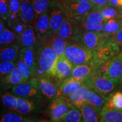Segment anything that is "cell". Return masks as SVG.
Returning <instances> with one entry per match:
<instances>
[{"instance_id": "obj_41", "label": "cell", "mask_w": 122, "mask_h": 122, "mask_svg": "<svg viewBox=\"0 0 122 122\" xmlns=\"http://www.w3.org/2000/svg\"><path fill=\"white\" fill-rule=\"evenodd\" d=\"M9 16V0H0V18L7 22Z\"/></svg>"}, {"instance_id": "obj_18", "label": "cell", "mask_w": 122, "mask_h": 122, "mask_svg": "<svg viewBox=\"0 0 122 122\" xmlns=\"http://www.w3.org/2000/svg\"><path fill=\"white\" fill-rule=\"evenodd\" d=\"M97 66L93 63L74 66L71 76L81 80H86L95 72Z\"/></svg>"}, {"instance_id": "obj_34", "label": "cell", "mask_w": 122, "mask_h": 122, "mask_svg": "<svg viewBox=\"0 0 122 122\" xmlns=\"http://www.w3.org/2000/svg\"><path fill=\"white\" fill-rule=\"evenodd\" d=\"M17 40V35L15 32L5 28L0 34V46L13 44Z\"/></svg>"}, {"instance_id": "obj_28", "label": "cell", "mask_w": 122, "mask_h": 122, "mask_svg": "<svg viewBox=\"0 0 122 122\" xmlns=\"http://www.w3.org/2000/svg\"><path fill=\"white\" fill-rule=\"evenodd\" d=\"M20 18L19 0H9V16L7 22L10 24L16 23Z\"/></svg>"}, {"instance_id": "obj_48", "label": "cell", "mask_w": 122, "mask_h": 122, "mask_svg": "<svg viewBox=\"0 0 122 122\" xmlns=\"http://www.w3.org/2000/svg\"><path fill=\"white\" fill-rule=\"evenodd\" d=\"M119 10H122V0H119Z\"/></svg>"}, {"instance_id": "obj_14", "label": "cell", "mask_w": 122, "mask_h": 122, "mask_svg": "<svg viewBox=\"0 0 122 122\" xmlns=\"http://www.w3.org/2000/svg\"><path fill=\"white\" fill-rule=\"evenodd\" d=\"M85 80H77L72 76L64 79L59 87L58 95L67 97L70 94L78 90L85 83Z\"/></svg>"}, {"instance_id": "obj_37", "label": "cell", "mask_w": 122, "mask_h": 122, "mask_svg": "<svg viewBox=\"0 0 122 122\" xmlns=\"http://www.w3.org/2000/svg\"><path fill=\"white\" fill-rule=\"evenodd\" d=\"M62 122H81L83 121V118L80 109L72 106L66 114Z\"/></svg>"}, {"instance_id": "obj_43", "label": "cell", "mask_w": 122, "mask_h": 122, "mask_svg": "<svg viewBox=\"0 0 122 122\" xmlns=\"http://www.w3.org/2000/svg\"><path fill=\"white\" fill-rule=\"evenodd\" d=\"M91 2L94 5L95 8L100 9L109 5L108 0H91Z\"/></svg>"}, {"instance_id": "obj_25", "label": "cell", "mask_w": 122, "mask_h": 122, "mask_svg": "<svg viewBox=\"0 0 122 122\" xmlns=\"http://www.w3.org/2000/svg\"><path fill=\"white\" fill-rule=\"evenodd\" d=\"M106 101V100L103 97L93 89L91 88L89 90L86 97V103L93 107L100 114Z\"/></svg>"}, {"instance_id": "obj_47", "label": "cell", "mask_w": 122, "mask_h": 122, "mask_svg": "<svg viewBox=\"0 0 122 122\" xmlns=\"http://www.w3.org/2000/svg\"><path fill=\"white\" fill-rule=\"evenodd\" d=\"M67 1H74V2H91V0H67Z\"/></svg>"}, {"instance_id": "obj_17", "label": "cell", "mask_w": 122, "mask_h": 122, "mask_svg": "<svg viewBox=\"0 0 122 122\" xmlns=\"http://www.w3.org/2000/svg\"><path fill=\"white\" fill-rule=\"evenodd\" d=\"M91 87L85 80V83L78 90L67 97L68 100L73 106L78 109L86 103V97Z\"/></svg>"}, {"instance_id": "obj_20", "label": "cell", "mask_w": 122, "mask_h": 122, "mask_svg": "<svg viewBox=\"0 0 122 122\" xmlns=\"http://www.w3.org/2000/svg\"><path fill=\"white\" fill-rule=\"evenodd\" d=\"M24 82L25 81L22 74L16 67L8 75L0 80V86L5 89H9Z\"/></svg>"}, {"instance_id": "obj_4", "label": "cell", "mask_w": 122, "mask_h": 122, "mask_svg": "<svg viewBox=\"0 0 122 122\" xmlns=\"http://www.w3.org/2000/svg\"><path fill=\"white\" fill-rule=\"evenodd\" d=\"M93 63L98 66L119 54L120 52V46L114 41L110 35H106L99 48L93 50Z\"/></svg>"}, {"instance_id": "obj_32", "label": "cell", "mask_w": 122, "mask_h": 122, "mask_svg": "<svg viewBox=\"0 0 122 122\" xmlns=\"http://www.w3.org/2000/svg\"><path fill=\"white\" fill-rule=\"evenodd\" d=\"M1 101L6 108L10 110L16 111L18 97L13 93L5 92L1 95Z\"/></svg>"}, {"instance_id": "obj_9", "label": "cell", "mask_w": 122, "mask_h": 122, "mask_svg": "<svg viewBox=\"0 0 122 122\" xmlns=\"http://www.w3.org/2000/svg\"><path fill=\"white\" fill-rule=\"evenodd\" d=\"M81 30L75 19L67 16L61 24L57 34L66 40H76L80 37Z\"/></svg>"}, {"instance_id": "obj_40", "label": "cell", "mask_w": 122, "mask_h": 122, "mask_svg": "<svg viewBox=\"0 0 122 122\" xmlns=\"http://www.w3.org/2000/svg\"><path fill=\"white\" fill-rule=\"evenodd\" d=\"M16 61V62H16V67L22 74L25 81H27L30 77H32L30 68L24 63L23 61L20 57H18V58Z\"/></svg>"}, {"instance_id": "obj_42", "label": "cell", "mask_w": 122, "mask_h": 122, "mask_svg": "<svg viewBox=\"0 0 122 122\" xmlns=\"http://www.w3.org/2000/svg\"><path fill=\"white\" fill-rule=\"evenodd\" d=\"M111 38L120 46H122V28L114 34L110 35Z\"/></svg>"}, {"instance_id": "obj_6", "label": "cell", "mask_w": 122, "mask_h": 122, "mask_svg": "<svg viewBox=\"0 0 122 122\" xmlns=\"http://www.w3.org/2000/svg\"><path fill=\"white\" fill-rule=\"evenodd\" d=\"M63 6L67 15L73 19H78L85 16L95 8L92 2H74V1H64Z\"/></svg>"}, {"instance_id": "obj_24", "label": "cell", "mask_w": 122, "mask_h": 122, "mask_svg": "<svg viewBox=\"0 0 122 122\" xmlns=\"http://www.w3.org/2000/svg\"><path fill=\"white\" fill-rule=\"evenodd\" d=\"M80 110L82 115L83 121L84 122H100V113L96 111L93 107L85 103L80 108Z\"/></svg>"}, {"instance_id": "obj_27", "label": "cell", "mask_w": 122, "mask_h": 122, "mask_svg": "<svg viewBox=\"0 0 122 122\" xmlns=\"http://www.w3.org/2000/svg\"><path fill=\"white\" fill-rule=\"evenodd\" d=\"M77 21L79 27L81 30L84 31L97 32H103L104 29V24L102 23H93L83 19H75Z\"/></svg>"}, {"instance_id": "obj_3", "label": "cell", "mask_w": 122, "mask_h": 122, "mask_svg": "<svg viewBox=\"0 0 122 122\" xmlns=\"http://www.w3.org/2000/svg\"><path fill=\"white\" fill-rule=\"evenodd\" d=\"M65 56L73 65L76 66L93 63L94 52L81 42H70L66 49Z\"/></svg>"}, {"instance_id": "obj_1", "label": "cell", "mask_w": 122, "mask_h": 122, "mask_svg": "<svg viewBox=\"0 0 122 122\" xmlns=\"http://www.w3.org/2000/svg\"><path fill=\"white\" fill-rule=\"evenodd\" d=\"M58 58L49 44L39 48L36 55V63L44 76L56 77V66Z\"/></svg>"}, {"instance_id": "obj_23", "label": "cell", "mask_w": 122, "mask_h": 122, "mask_svg": "<svg viewBox=\"0 0 122 122\" xmlns=\"http://www.w3.org/2000/svg\"><path fill=\"white\" fill-rule=\"evenodd\" d=\"M100 116L101 122H122V110L108 109L103 106Z\"/></svg>"}, {"instance_id": "obj_7", "label": "cell", "mask_w": 122, "mask_h": 122, "mask_svg": "<svg viewBox=\"0 0 122 122\" xmlns=\"http://www.w3.org/2000/svg\"><path fill=\"white\" fill-rule=\"evenodd\" d=\"M11 92L18 97L25 98H37L41 96L36 83V77L30 79L28 82L15 85L12 88Z\"/></svg>"}, {"instance_id": "obj_10", "label": "cell", "mask_w": 122, "mask_h": 122, "mask_svg": "<svg viewBox=\"0 0 122 122\" xmlns=\"http://www.w3.org/2000/svg\"><path fill=\"white\" fill-rule=\"evenodd\" d=\"M36 83L41 95L49 100L53 101L58 96L59 88L48 77L40 76L36 77Z\"/></svg>"}, {"instance_id": "obj_15", "label": "cell", "mask_w": 122, "mask_h": 122, "mask_svg": "<svg viewBox=\"0 0 122 122\" xmlns=\"http://www.w3.org/2000/svg\"><path fill=\"white\" fill-rule=\"evenodd\" d=\"M19 57L30 68L32 77L37 75V65L33 47H23L19 50Z\"/></svg>"}, {"instance_id": "obj_21", "label": "cell", "mask_w": 122, "mask_h": 122, "mask_svg": "<svg viewBox=\"0 0 122 122\" xmlns=\"http://www.w3.org/2000/svg\"><path fill=\"white\" fill-rule=\"evenodd\" d=\"M19 54V48L16 44L0 46V62H16Z\"/></svg>"}, {"instance_id": "obj_26", "label": "cell", "mask_w": 122, "mask_h": 122, "mask_svg": "<svg viewBox=\"0 0 122 122\" xmlns=\"http://www.w3.org/2000/svg\"><path fill=\"white\" fill-rule=\"evenodd\" d=\"M49 44L58 57L65 55L66 49L68 44L67 40L63 39L56 33L53 35Z\"/></svg>"}, {"instance_id": "obj_36", "label": "cell", "mask_w": 122, "mask_h": 122, "mask_svg": "<svg viewBox=\"0 0 122 122\" xmlns=\"http://www.w3.org/2000/svg\"><path fill=\"white\" fill-rule=\"evenodd\" d=\"M36 20L41 14L48 10L51 5V0H32Z\"/></svg>"}, {"instance_id": "obj_39", "label": "cell", "mask_w": 122, "mask_h": 122, "mask_svg": "<svg viewBox=\"0 0 122 122\" xmlns=\"http://www.w3.org/2000/svg\"><path fill=\"white\" fill-rule=\"evenodd\" d=\"M16 67L15 62H0V80L8 75Z\"/></svg>"}, {"instance_id": "obj_49", "label": "cell", "mask_w": 122, "mask_h": 122, "mask_svg": "<svg viewBox=\"0 0 122 122\" xmlns=\"http://www.w3.org/2000/svg\"><path fill=\"white\" fill-rule=\"evenodd\" d=\"M120 18L122 19V10H120Z\"/></svg>"}, {"instance_id": "obj_35", "label": "cell", "mask_w": 122, "mask_h": 122, "mask_svg": "<svg viewBox=\"0 0 122 122\" xmlns=\"http://www.w3.org/2000/svg\"><path fill=\"white\" fill-rule=\"evenodd\" d=\"M79 19L87 20L88 21L93 23H105L107 21L102 14L101 10L97 8H94L83 17L76 19Z\"/></svg>"}, {"instance_id": "obj_31", "label": "cell", "mask_w": 122, "mask_h": 122, "mask_svg": "<svg viewBox=\"0 0 122 122\" xmlns=\"http://www.w3.org/2000/svg\"><path fill=\"white\" fill-rule=\"evenodd\" d=\"M35 104L32 100L29 98L18 97V104L16 111L18 113L25 115L34 110Z\"/></svg>"}, {"instance_id": "obj_50", "label": "cell", "mask_w": 122, "mask_h": 122, "mask_svg": "<svg viewBox=\"0 0 122 122\" xmlns=\"http://www.w3.org/2000/svg\"><path fill=\"white\" fill-rule=\"evenodd\" d=\"M121 46V48H120V51H122V46Z\"/></svg>"}, {"instance_id": "obj_16", "label": "cell", "mask_w": 122, "mask_h": 122, "mask_svg": "<svg viewBox=\"0 0 122 122\" xmlns=\"http://www.w3.org/2000/svg\"><path fill=\"white\" fill-rule=\"evenodd\" d=\"M36 30L30 24L25 25L20 33L19 41L22 48L34 47L37 44V37Z\"/></svg>"}, {"instance_id": "obj_2", "label": "cell", "mask_w": 122, "mask_h": 122, "mask_svg": "<svg viewBox=\"0 0 122 122\" xmlns=\"http://www.w3.org/2000/svg\"><path fill=\"white\" fill-rule=\"evenodd\" d=\"M86 81L91 89L98 93L106 100L118 91L119 79L107 78L94 72Z\"/></svg>"}, {"instance_id": "obj_33", "label": "cell", "mask_w": 122, "mask_h": 122, "mask_svg": "<svg viewBox=\"0 0 122 122\" xmlns=\"http://www.w3.org/2000/svg\"><path fill=\"white\" fill-rule=\"evenodd\" d=\"M35 119L28 118L24 117L22 114H16L14 112H7L2 115L0 118L1 122H34Z\"/></svg>"}, {"instance_id": "obj_5", "label": "cell", "mask_w": 122, "mask_h": 122, "mask_svg": "<svg viewBox=\"0 0 122 122\" xmlns=\"http://www.w3.org/2000/svg\"><path fill=\"white\" fill-rule=\"evenodd\" d=\"M72 106L66 97L58 95L52 101L50 105V119L52 122H62L66 114Z\"/></svg>"}, {"instance_id": "obj_46", "label": "cell", "mask_w": 122, "mask_h": 122, "mask_svg": "<svg viewBox=\"0 0 122 122\" xmlns=\"http://www.w3.org/2000/svg\"><path fill=\"white\" fill-rule=\"evenodd\" d=\"M118 91L122 92V72L119 78V87Z\"/></svg>"}, {"instance_id": "obj_30", "label": "cell", "mask_w": 122, "mask_h": 122, "mask_svg": "<svg viewBox=\"0 0 122 122\" xmlns=\"http://www.w3.org/2000/svg\"><path fill=\"white\" fill-rule=\"evenodd\" d=\"M103 106L108 109L122 110V92L117 91L114 93L112 95L106 100Z\"/></svg>"}, {"instance_id": "obj_13", "label": "cell", "mask_w": 122, "mask_h": 122, "mask_svg": "<svg viewBox=\"0 0 122 122\" xmlns=\"http://www.w3.org/2000/svg\"><path fill=\"white\" fill-rule=\"evenodd\" d=\"M20 19L24 24H33L36 22V14L32 0H19Z\"/></svg>"}, {"instance_id": "obj_12", "label": "cell", "mask_w": 122, "mask_h": 122, "mask_svg": "<svg viewBox=\"0 0 122 122\" xmlns=\"http://www.w3.org/2000/svg\"><path fill=\"white\" fill-rule=\"evenodd\" d=\"M35 28L40 40L43 41L50 35L49 13L48 10L38 16L35 24Z\"/></svg>"}, {"instance_id": "obj_44", "label": "cell", "mask_w": 122, "mask_h": 122, "mask_svg": "<svg viewBox=\"0 0 122 122\" xmlns=\"http://www.w3.org/2000/svg\"><path fill=\"white\" fill-rule=\"evenodd\" d=\"M108 2H109V6L115 7V8L119 9V0H108Z\"/></svg>"}, {"instance_id": "obj_8", "label": "cell", "mask_w": 122, "mask_h": 122, "mask_svg": "<svg viewBox=\"0 0 122 122\" xmlns=\"http://www.w3.org/2000/svg\"><path fill=\"white\" fill-rule=\"evenodd\" d=\"M49 12L50 35L57 33L61 24L67 15L63 6L58 2H55L50 6Z\"/></svg>"}, {"instance_id": "obj_11", "label": "cell", "mask_w": 122, "mask_h": 122, "mask_svg": "<svg viewBox=\"0 0 122 122\" xmlns=\"http://www.w3.org/2000/svg\"><path fill=\"white\" fill-rule=\"evenodd\" d=\"M106 36V35L103 32L84 31L79 39H80L81 43L86 48L92 50H95L99 48Z\"/></svg>"}, {"instance_id": "obj_29", "label": "cell", "mask_w": 122, "mask_h": 122, "mask_svg": "<svg viewBox=\"0 0 122 122\" xmlns=\"http://www.w3.org/2000/svg\"><path fill=\"white\" fill-rule=\"evenodd\" d=\"M122 28V19L115 18L109 19L105 23L103 33L107 35L114 34Z\"/></svg>"}, {"instance_id": "obj_22", "label": "cell", "mask_w": 122, "mask_h": 122, "mask_svg": "<svg viewBox=\"0 0 122 122\" xmlns=\"http://www.w3.org/2000/svg\"><path fill=\"white\" fill-rule=\"evenodd\" d=\"M122 72V52L112 58L109 70L105 77L119 79Z\"/></svg>"}, {"instance_id": "obj_45", "label": "cell", "mask_w": 122, "mask_h": 122, "mask_svg": "<svg viewBox=\"0 0 122 122\" xmlns=\"http://www.w3.org/2000/svg\"><path fill=\"white\" fill-rule=\"evenodd\" d=\"M5 26L4 21L0 18V34L5 30Z\"/></svg>"}, {"instance_id": "obj_38", "label": "cell", "mask_w": 122, "mask_h": 122, "mask_svg": "<svg viewBox=\"0 0 122 122\" xmlns=\"http://www.w3.org/2000/svg\"><path fill=\"white\" fill-rule=\"evenodd\" d=\"M101 11L106 20L115 18H120V10H117L115 7L111 6H106L100 9Z\"/></svg>"}, {"instance_id": "obj_19", "label": "cell", "mask_w": 122, "mask_h": 122, "mask_svg": "<svg viewBox=\"0 0 122 122\" xmlns=\"http://www.w3.org/2000/svg\"><path fill=\"white\" fill-rule=\"evenodd\" d=\"M74 65L65 55L58 58L56 66V76L59 80L66 79L71 76Z\"/></svg>"}]
</instances>
